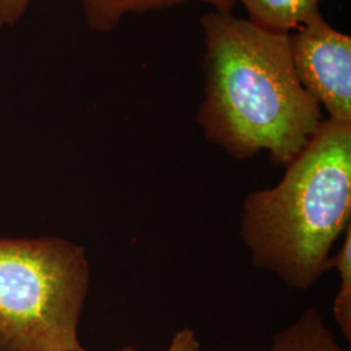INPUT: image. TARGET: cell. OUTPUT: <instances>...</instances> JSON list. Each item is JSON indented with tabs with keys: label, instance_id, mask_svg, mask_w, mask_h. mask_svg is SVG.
Segmentation results:
<instances>
[{
	"label": "cell",
	"instance_id": "3",
	"mask_svg": "<svg viewBox=\"0 0 351 351\" xmlns=\"http://www.w3.org/2000/svg\"><path fill=\"white\" fill-rule=\"evenodd\" d=\"M85 249L60 237L0 239V351L81 349Z\"/></svg>",
	"mask_w": 351,
	"mask_h": 351
},
{
	"label": "cell",
	"instance_id": "10",
	"mask_svg": "<svg viewBox=\"0 0 351 351\" xmlns=\"http://www.w3.org/2000/svg\"><path fill=\"white\" fill-rule=\"evenodd\" d=\"M167 351H201V343L195 336V332L185 326L176 333Z\"/></svg>",
	"mask_w": 351,
	"mask_h": 351
},
{
	"label": "cell",
	"instance_id": "1",
	"mask_svg": "<svg viewBox=\"0 0 351 351\" xmlns=\"http://www.w3.org/2000/svg\"><path fill=\"white\" fill-rule=\"evenodd\" d=\"M201 25L204 101L198 121L204 136L236 159L265 150L272 163L288 165L324 120L294 72L290 34L215 10Z\"/></svg>",
	"mask_w": 351,
	"mask_h": 351
},
{
	"label": "cell",
	"instance_id": "7",
	"mask_svg": "<svg viewBox=\"0 0 351 351\" xmlns=\"http://www.w3.org/2000/svg\"><path fill=\"white\" fill-rule=\"evenodd\" d=\"M268 351H351L342 348L315 308H306L288 328L272 335Z\"/></svg>",
	"mask_w": 351,
	"mask_h": 351
},
{
	"label": "cell",
	"instance_id": "4",
	"mask_svg": "<svg viewBox=\"0 0 351 351\" xmlns=\"http://www.w3.org/2000/svg\"><path fill=\"white\" fill-rule=\"evenodd\" d=\"M295 75L328 119L351 123V38L317 14L290 34Z\"/></svg>",
	"mask_w": 351,
	"mask_h": 351
},
{
	"label": "cell",
	"instance_id": "8",
	"mask_svg": "<svg viewBox=\"0 0 351 351\" xmlns=\"http://www.w3.org/2000/svg\"><path fill=\"white\" fill-rule=\"evenodd\" d=\"M336 268L341 277L339 293L333 302V315L345 339L351 341V226L345 230V239L339 252L329 258L328 269Z\"/></svg>",
	"mask_w": 351,
	"mask_h": 351
},
{
	"label": "cell",
	"instance_id": "9",
	"mask_svg": "<svg viewBox=\"0 0 351 351\" xmlns=\"http://www.w3.org/2000/svg\"><path fill=\"white\" fill-rule=\"evenodd\" d=\"M30 3L32 0H0V27L16 25Z\"/></svg>",
	"mask_w": 351,
	"mask_h": 351
},
{
	"label": "cell",
	"instance_id": "6",
	"mask_svg": "<svg viewBox=\"0 0 351 351\" xmlns=\"http://www.w3.org/2000/svg\"><path fill=\"white\" fill-rule=\"evenodd\" d=\"M86 24L94 32L110 33L128 13H143L171 8L189 0H80ZM213 5L215 11L232 12L233 5L226 0H198Z\"/></svg>",
	"mask_w": 351,
	"mask_h": 351
},
{
	"label": "cell",
	"instance_id": "5",
	"mask_svg": "<svg viewBox=\"0 0 351 351\" xmlns=\"http://www.w3.org/2000/svg\"><path fill=\"white\" fill-rule=\"evenodd\" d=\"M233 7L241 1L249 13V21L264 30L289 33L320 14L323 0H226Z\"/></svg>",
	"mask_w": 351,
	"mask_h": 351
},
{
	"label": "cell",
	"instance_id": "2",
	"mask_svg": "<svg viewBox=\"0 0 351 351\" xmlns=\"http://www.w3.org/2000/svg\"><path fill=\"white\" fill-rule=\"evenodd\" d=\"M285 168L276 186L242 203L241 236L252 263L304 290L328 271L333 243L351 226V123L323 120Z\"/></svg>",
	"mask_w": 351,
	"mask_h": 351
},
{
	"label": "cell",
	"instance_id": "11",
	"mask_svg": "<svg viewBox=\"0 0 351 351\" xmlns=\"http://www.w3.org/2000/svg\"><path fill=\"white\" fill-rule=\"evenodd\" d=\"M75 351H86L84 348H81V349H78V350ZM119 351H137L136 350V348H133V346H126V348H124V349H121V350Z\"/></svg>",
	"mask_w": 351,
	"mask_h": 351
}]
</instances>
